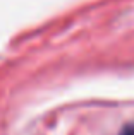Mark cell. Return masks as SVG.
Instances as JSON below:
<instances>
[{"label": "cell", "instance_id": "cell-1", "mask_svg": "<svg viewBox=\"0 0 134 135\" xmlns=\"http://www.w3.org/2000/svg\"><path fill=\"white\" fill-rule=\"evenodd\" d=\"M120 135H134V125L126 127V128L122 130V133H120Z\"/></svg>", "mask_w": 134, "mask_h": 135}]
</instances>
